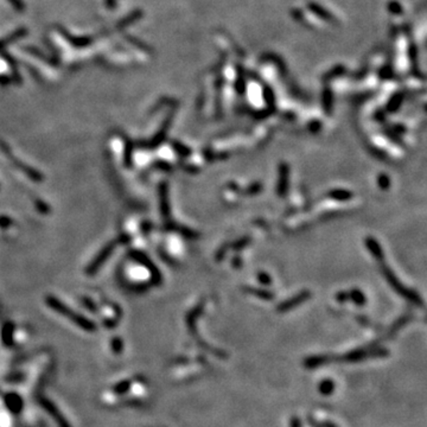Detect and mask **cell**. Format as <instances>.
<instances>
[{"mask_svg":"<svg viewBox=\"0 0 427 427\" xmlns=\"http://www.w3.org/2000/svg\"><path fill=\"white\" fill-rule=\"evenodd\" d=\"M334 382L333 381H330V380H325V381H323V382L321 383V386H319V392L322 393V394H325V395H329V394H331L334 392Z\"/></svg>","mask_w":427,"mask_h":427,"instance_id":"cell-1","label":"cell"},{"mask_svg":"<svg viewBox=\"0 0 427 427\" xmlns=\"http://www.w3.org/2000/svg\"><path fill=\"white\" fill-rule=\"evenodd\" d=\"M291 427H300V422L298 419H293L291 422Z\"/></svg>","mask_w":427,"mask_h":427,"instance_id":"cell-2","label":"cell"}]
</instances>
